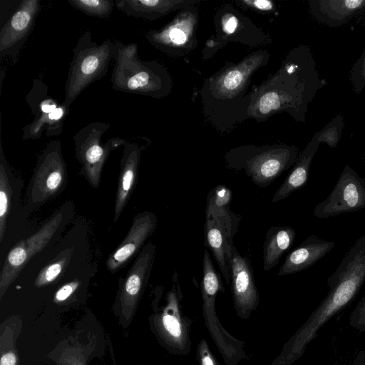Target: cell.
<instances>
[{
	"label": "cell",
	"instance_id": "cell-1",
	"mask_svg": "<svg viewBox=\"0 0 365 365\" xmlns=\"http://www.w3.org/2000/svg\"><path fill=\"white\" fill-rule=\"evenodd\" d=\"M231 200L232 191L228 187L219 185L212 189L207 197L204 224L205 244L212 252L227 283L231 280L228 254L234 245L233 237L240 221L230 210Z\"/></svg>",
	"mask_w": 365,
	"mask_h": 365
},
{
	"label": "cell",
	"instance_id": "cell-2",
	"mask_svg": "<svg viewBox=\"0 0 365 365\" xmlns=\"http://www.w3.org/2000/svg\"><path fill=\"white\" fill-rule=\"evenodd\" d=\"M114 42L110 39L96 43L87 30L73 50L65 86L63 103L69 106L90 85L104 77L113 59Z\"/></svg>",
	"mask_w": 365,
	"mask_h": 365
},
{
	"label": "cell",
	"instance_id": "cell-3",
	"mask_svg": "<svg viewBox=\"0 0 365 365\" xmlns=\"http://www.w3.org/2000/svg\"><path fill=\"white\" fill-rule=\"evenodd\" d=\"M113 60L110 82L115 91L154 97L161 93L159 68L154 63L139 58L136 43L115 41Z\"/></svg>",
	"mask_w": 365,
	"mask_h": 365
},
{
	"label": "cell",
	"instance_id": "cell-4",
	"mask_svg": "<svg viewBox=\"0 0 365 365\" xmlns=\"http://www.w3.org/2000/svg\"><path fill=\"white\" fill-rule=\"evenodd\" d=\"M110 127V124L107 123H90L73 137L75 155L81 165V173L94 188L100 184L103 168L110 153L127 142L124 138L116 137L103 144V136Z\"/></svg>",
	"mask_w": 365,
	"mask_h": 365
},
{
	"label": "cell",
	"instance_id": "cell-5",
	"mask_svg": "<svg viewBox=\"0 0 365 365\" xmlns=\"http://www.w3.org/2000/svg\"><path fill=\"white\" fill-rule=\"evenodd\" d=\"M66 175L61 141L51 140L38 158L26 193V209L32 210L56 196L65 185Z\"/></svg>",
	"mask_w": 365,
	"mask_h": 365
},
{
	"label": "cell",
	"instance_id": "cell-6",
	"mask_svg": "<svg viewBox=\"0 0 365 365\" xmlns=\"http://www.w3.org/2000/svg\"><path fill=\"white\" fill-rule=\"evenodd\" d=\"M26 101L34 118L22 128L24 140L40 138L44 131L46 137L58 136L62 133L69 106L51 96L48 86L41 79L33 80Z\"/></svg>",
	"mask_w": 365,
	"mask_h": 365
},
{
	"label": "cell",
	"instance_id": "cell-7",
	"mask_svg": "<svg viewBox=\"0 0 365 365\" xmlns=\"http://www.w3.org/2000/svg\"><path fill=\"white\" fill-rule=\"evenodd\" d=\"M1 9L0 57H15L29 38L41 11L39 0L6 1Z\"/></svg>",
	"mask_w": 365,
	"mask_h": 365
},
{
	"label": "cell",
	"instance_id": "cell-8",
	"mask_svg": "<svg viewBox=\"0 0 365 365\" xmlns=\"http://www.w3.org/2000/svg\"><path fill=\"white\" fill-rule=\"evenodd\" d=\"M362 209H365V178L346 165L330 194L316 205L314 215L324 219Z\"/></svg>",
	"mask_w": 365,
	"mask_h": 365
},
{
	"label": "cell",
	"instance_id": "cell-9",
	"mask_svg": "<svg viewBox=\"0 0 365 365\" xmlns=\"http://www.w3.org/2000/svg\"><path fill=\"white\" fill-rule=\"evenodd\" d=\"M63 221V213L57 212L36 232L18 242L11 249L0 273L1 289L7 288L18 277L29 261L50 242Z\"/></svg>",
	"mask_w": 365,
	"mask_h": 365
},
{
	"label": "cell",
	"instance_id": "cell-10",
	"mask_svg": "<svg viewBox=\"0 0 365 365\" xmlns=\"http://www.w3.org/2000/svg\"><path fill=\"white\" fill-rule=\"evenodd\" d=\"M297 159L294 148H274L230 163L232 169L242 170L251 181L259 187L269 185Z\"/></svg>",
	"mask_w": 365,
	"mask_h": 365
},
{
	"label": "cell",
	"instance_id": "cell-11",
	"mask_svg": "<svg viewBox=\"0 0 365 365\" xmlns=\"http://www.w3.org/2000/svg\"><path fill=\"white\" fill-rule=\"evenodd\" d=\"M157 222L156 215L150 211L136 214L125 237L108 258V270L113 274L116 272L138 254L148 238L155 231Z\"/></svg>",
	"mask_w": 365,
	"mask_h": 365
},
{
	"label": "cell",
	"instance_id": "cell-12",
	"mask_svg": "<svg viewBox=\"0 0 365 365\" xmlns=\"http://www.w3.org/2000/svg\"><path fill=\"white\" fill-rule=\"evenodd\" d=\"M142 148L135 142L123 145L114 205L113 220L116 222L129 201L138 182Z\"/></svg>",
	"mask_w": 365,
	"mask_h": 365
},
{
	"label": "cell",
	"instance_id": "cell-13",
	"mask_svg": "<svg viewBox=\"0 0 365 365\" xmlns=\"http://www.w3.org/2000/svg\"><path fill=\"white\" fill-rule=\"evenodd\" d=\"M334 245L333 241L324 240L315 235L307 237L286 256L277 275L284 276L307 269L329 253Z\"/></svg>",
	"mask_w": 365,
	"mask_h": 365
},
{
	"label": "cell",
	"instance_id": "cell-14",
	"mask_svg": "<svg viewBox=\"0 0 365 365\" xmlns=\"http://www.w3.org/2000/svg\"><path fill=\"white\" fill-rule=\"evenodd\" d=\"M227 262L236 299L241 304L252 303L257 297V290L250 261L233 245Z\"/></svg>",
	"mask_w": 365,
	"mask_h": 365
},
{
	"label": "cell",
	"instance_id": "cell-15",
	"mask_svg": "<svg viewBox=\"0 0 365 365\" xmlns=\"http://www.w3.org/2000/svg\"><path fill=\"white\" fill-rule=\"evenodd\" d=\"M314 16L329 26H339L365 9V0H317L310 2Z\"/></svg>",
	"mask_w": 365,
	"mask_h": 365
},
{
	"label": "cell",
	"instance_id": "cell-16",
	"mask_svg": "<svg viewBox=\"0 0 365 365\" xmlns=\"http://www.w3.org/2000/svg\"><path fill=\"white\" fill-rule=\"evenodd\" d=\"M317 133L297 158L295 165L283 183L274 194L272 202H277L302 187L309 179L310 165L320 144Z\"/></svg>",
	"mask_w": 365,
	"mask_h": 365
},
{
	"label": "cell",
	"instance_id": "cell-17",
	"mask_svg": "<svg viewBox=\"0 0 365 365\" xmlns=\"http://www.w3.org/2000/svg\"><path fill=\"white\" fill-rule=\"evenodd\" d=\"M296 231L290 226H273L267 232L263 245V269L269 271L278 264L281 257L292 245Z\"/></svg>",
	"mask_w": 365,
	"mask_h": 365
},
{
	"label": "cell",
	"instance_id": "cell-18",
	"mask_svg": "<svg viewBox=\"0 0 365 365\" xmlns=\"http://www.w3.org/2000/svg\"><path fill=\"white\" fill-rule=\"evenodd\" d=\"M180 1L165 0H116L115 6L128 16L153 20L166 14Z\"/></svg>",
	"mask_w": 365,
	"mask_h": 365
},
{
	"label": "cell",
	"instance_id": "cell-19",
	"mask_svg": "<svg viewBox=\"0 0 365 365\" xmlns=\"http://www.w3.org/2000/svg\"><path fill=\"white\" fill-rule=\"evenodd\" d=\"M10 170L2 144L0 146V242L6 230V220L10 210L13 190L9 181Z\"/></svg>",
	"mask_w": 365,
	"mask_h": 365
},
{
	"label": "cell",
	"instance_id": "cell-20",
	"mask_svg": "<svg viewBox=\"0 0 365 365\" xmlns=\"http://www.w3.org/2000/svg\"><path fill=\"white\" fill-rule=\"evenodd\" d=\"M68 3L88 16L100 19L108 18L115 5L113 0H68Z\"/></svg>",
	"mask_w": 365,
	"mask_h": 365
},
{
	"label": "cell",
	"instance_id": "cell-21",
	"mask_svg": "<svg viewBox=\"0 0 365 365\" xmlns=\"http://www.w3.org/2000/svg\"><path fill=\"white\" fill-rule=\"evenodd\" d=\"M71 255V253L69 252L62 258L45 266L39 272L36 279V284L43 286L53 282L64 270L70 260Z\"/></svg>",
	"mask_w": 365,
	"mask_h": 365
},
{
	"label": "cell",
	"instance_id": "cell-22",
	"mask_svg": "<svg viewBox=\"0 0 365 365\" xmlns=\"http://www.w3.org/2000/svg\"><path fill=\"white\" fill-rule=\"evenodd\" d=\"M255 63H244L237 68L230 71L222 81L221 90L228 93L237 90L247 76V73L253 69Z\"/></svg>",
	"mask_w": 365,
	"mask_h": 365
},
{
	"label": "cell",
	"instance_id": "cell-23",
	"mask_svg": "<svg viewBox=\"0 0 365 365\" xmlns=\"http://www.w3.org/2000/svg\"><path fill=\"white\" fill-rule=\"evenodd\" d=\"M351 81L354 91L361 93L365 86V48L352 67Z\"/></svg>",
	"mask_w": 365,
	"mask_h": 365
},
{
	"label": "cell",
	"instance_id": "cell-24",
	"mask_svg": "<svg viewBox=\"0 0 365 365\" xmlns=\"http://www.w3.org/2000/svg\"><path fill=\"white\" fill-rule=\"evenodd\" d=\"M349 325L360 332H365V295L359 301L349 318Z\"/></svg>",
	"mask_w": 365,
	"mask_h": 365
},
{
	"label": "cell",
	"instance_id": "cell-25",
	"mask_svg": "<svg viewBox=\"0 0 365 365\" xmlns=\"http://www.w3.org/2000/svg\"><path fill=\"white\" fill-rule=\"evenodd\" d=\"M280 100L279 95L275 92H268L259 99L258 110L261 114H268L273 110L279 108Z\"/></svg>",
	"mask_w": 365,
	"mask_h": 365
},
{
	"label": "cell",
	"instance_id": "cell-26",
	"mask_svg": "<svg viewBox=\"0 0 365 365\" xmlns=\"http://www.w3.org/2000/svg\"><path fill=\"white\" fill-rule=\"evenodd\" d=\"M341 130V127L338 128L336 125H327L324 130L318 133L320 143H326L331 148H334L339 140Z\"/></svg>",
	"mask_w": 365,
	"mask_h": 365
},
{
	"label": "cell",
	"instance_id": "cell-27",
	"mask_svg": "<svg viewBox=\"0 0 365 365\" xmlns=\"http://www.w3.org/2000/svg\"><path fill=\"white\" fill-rule=\"evenodd\" d=\"M163 323L165 329L171 336L175 338L181 336L180 324L176 317L165 314L163 317Z\"/></svg>",
	"mask_w": 365,
	"mask_h": 365
},
{
	"label": "cell",
	"instance_id": "cell-28",
	"mask_svg": "<svg viewBox=\"0 0 365 365\" xmlns=\"http://www.w3.org/2000/svg\"><path fill=\"white\" fill-rule=\"evenodd\" d=\"M78 282H73L61 287L56 293V299L61 302L66 299L77 288Z\"/></svg>",
	"mask_w": 365,
	"mask_h": 365
},
{
	"label": "cell",
	"instance_id": "cell-29",
	"mask_svg": "<svg viewBox=\"0 0 365 365\" xmlns=\"http://www.w3.org/2000/svg\"><path fill=\"white\" fill-rule=\"evenodd\" d=\"M246 4L259 10L269 11L272 9V3L267 0L245 1Z\"/></svg>",
	"mask_w": 365,
	"mask_h": 365
},
{
	"label": "cell",
	"instance_id": "cell-30",
	"mask_svg": "<svg viewBox=\"0 0 365 365\" xmlns=\"http://www.w3.org/2000/svg\"><path fill=\"white\" fill-rule=\"evenodd\" d=\"M237 26V19L234 16H230L224 24V29L227 34H232Z\"/></svg>",
	"mask_w": 365,
	"mask_h": 365
},
{
	"label": "cell",
	"instance_id": "cell-31",
	"mask_svg": "<svg viewBox=\"0 0 365 365\" xmlns=\"http://www.w3.org/2000/svg\"><path fill=\"white\" fill-rule=\"evenodd\" d=\"M16 358L14 354L10 352L4 354L1 359L0 365H16Z\"/></svg>",
	"mask_w": 365,
	"mask_h": 365
},
{
	"label": "cell",
	"instance_id": "cell-32",
	"mask_svg": "<svg viewBox=\"0 0 365 365\" xmlns=\"http://www.w3.org/2000/svg\"><path fill=\"white\" fill-rule=\"evenodd\" d=\"M351 365H365V349L357 352Z\"/></svg>",
	"mask_w": 365,
	"mask_h": 365
},
{
	"label": "cell",
	"instance_id": "cell-33",
	"mask_svg": "<svg viewBox=\"0 0 365 365\" xmlns=\"http://www.w3.org/2000/svg\"><path fill=\"white\" fill-rule=\"evenodd\" d=\"M202 365H214L212 360L208 356H205L202 360Z\"/></svg>",
	"mask_w": 365,
	"mask_h": 365
},
{
	"label": "cell",
	"instance_id": "cell-34",
	"mask_svg": "<svg viewBox=\"0 0 365 365\" xmlns=\"http://www.w3.org/2000/svg\"><path fill=\"white\" fill-rule=\"evenodd\" d=\"M364 165H365V161H364Z\"/></svg>",
	"mask_w": 365,
	"mask_h": 365
}]
</instances>
